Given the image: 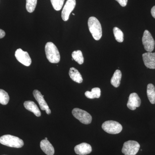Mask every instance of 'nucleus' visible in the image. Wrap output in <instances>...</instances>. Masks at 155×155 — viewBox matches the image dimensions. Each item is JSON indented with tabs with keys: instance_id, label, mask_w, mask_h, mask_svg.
I'll list each match as a JSON object with an SVG mask.
<instances>
[{
	"instance_id": "nucleus-1",
	"label": "nucleus",
	"mask_w": 155,
	"mask_h": 155,
	"mask_svg": "<svg viewBox=\"0 0 155 155\" xmlns=\"http://www.w3.org/2000/svg\"><path fill=\"white\" fill-rule=\"evenodd\" d=\"M46 56L50 63L57 64L60 62L61 56L58 48L51 42L47 43L45 47Z\"/></svg>"
},
{
	"instance_id": "nucleus-2",
	"label": "nucleus",
	"mask_w": 155,
	"mask_h": 155,
	"mask_svg": "<svg viewBox=\"0 0 155 155\" xmlns=\"http://www.w3.org/2000/svg\"><path fill=\"white\" fill-rule=\"evenodd\" d=\"M88 26L94 38L97 41L99 40L102 35V29L99 20L96 17H90L88 20Z\"/></svg>"
},
{
	"instance_id": "nucleus-3",
	"label": "nucleus",
	"mask_w": 155,
	"mask_h": 155,
	"mask_svg": "<svg viewBox=\"0 0 155 155\" xmlns=\"http://www.w3.org/2000/svg\"><path fill=\"white\" fill-rule=\"evenodd\" d=\"M0 143L11 147L19 148L24 145V142L21 139L14 136L6 134L0 137Z\"/></svg>"
},
{
	"instance_id": "nucleus-4",
	"label": "nucleus",
	"mask_w": 155,
	"mask_h": 155,
	"mask_svg": "<svg viewBox=\"0 0 155 155\" xmlns=\"http://www.w3.org/2000/svg\"><path fill=\"white\" fill-rule=\"evenodd\" d=\"M103 130L110 134H117L121 132L122 130V125L116 121H107L102 125Z\"/></svg>"
},
{
	"instance_id": "nucleus-5",
	"label": "nucleus",
	"mask_w": 155,
	"mask_h": 155,
	"mask_svg": "<svg viewBox=\"0 0 155 155\" xmlns=\"http://www.w3.org/2000/svg\"><path fill=\"white\" fill-rule=\"evenodd\" d=\"M140 145L137 142L128 140L123 144L122 153L125 155H136L138 153Z\"/></svg>"
},
{
	"instance_id": "nucleus-6",
	"label": "nucleus",
	"mask_w": 155,
	"mask_h": 155,
	"mask_svg": "<svg viewBox=\"0 0 155 155\" xmlns=\"http://www.w3.org/2000/svg\"><path fill=\"white\" fill-rule=\"evenodd\" d=\"M73 116L78 119L81 123L88 125L92 121V116L86 111L81 110L79 108H74L72 111Z\"/></svg>"
},
{
	"instance_id": "nucleus-7",
	"label": "nucleus",
	"mask_w": 155,
	"mask_h": 155,
	"mask_svg": "<svg viewBox=\"0 0 155 155\" xmlns=\"http://www.w3.org/2000/svg\"><path fill=\"white\" fill-rule=\"evenodd\" d=\"M143 44L144 49L147 51L151 52L155 48V42L149 31H144L142 38Z\"/></svg>"
},
{
	"instance_id": "nucleus-8",
	"label": "nucleus",
	"mask_w": 155,
	"mask_h": 155,
	"mask_svg": "<svg viewBox=\"0 0 155 155\" xmlns=\"http://www.w3.org/2000/svg\"><path fill=\"white\" fill-rule=\"evenodd\" d=\"M15 57L17 61L26 67H29L31 64V60L27 52L21 48L18 49L15 52Z\"/></svg>"
},
{
	"instance_id": "nucleus-9",
	"label": "nucleus",
	"mask_w": 155,
	"mask_h": 155,
	"mask_svg": "<svg viewBox=\"0 0 155 155\" xmlns=\"http://www.w3.org/2000/svg\"><path fill=\"white\" fill-rule=\"evenodd\" d=\"M75 0H67L61 14V17L64 21H67L69 19V15L75 8Z\"/></svg>"
},
{
	"instance_id": "nucleus-10",
	"label": "nucleus",
	"mask_w": 155,
	"mask_h": 155,
	"mask_svg": "<svg viewBox=\"0 0 155 155\" xmlns=\"http://www.w3.org/2000/svg\"><path fill=\"white\" fill-rule=\"evenodd\" d=\"M33 94L35 100L38 102L42 110H45L47 114L48 115L51 114V110L41 93L38 90H35L33 92Z\"/></svg>"
},
{
	"instance_id": "nucleus-11",
	"label": "nucleus",
	"mask_w": 155,
	"mask_h": 155,
	"mask_svg": "<svg viewBox=\"0 0 155 155\" xmlns=\"http://www.w3.org/2000/svg\"><path fill=\"white\" fill-rule=\"evenodd\" d=\"M140 104L141 100L137 94L133 93L130 94L127 103V107L131 110H134L140 106Z\"/></svg>"
},
{
	"instance_id": "nucleus-12",
	"label": "nucleus",
	"mask_w": 155,
	"mask_h": 155,
	"mask_svg": "<svg viewBox=\"0 0 155 155\" xmlns=\"http://www.w3.org/2000/svg\"><path fill=\"white\" fill-rule=\"evenodd\" d=\"M145 66L150 69H155V53L148 52L143 54Z\"/></svg>"
},
{
	"instance_id": "nucleus-13",
	"label": "nucleus",
	"mask_w": 155,
	"mask_h": 155,
	"mask_svg": "<svg viewBox=\"0 0 155 155\" xmlns=\"http://www.w3.org/2000/svg\"><path fill=\"white\" fill-rule=\"evenodd\" d=\"M74 150L78 155H86L91 152L92 147L88 143H82L76 146L74 148Z\"/></svg>"
},
{
	"instance_id": "nucleus-14",
	"label": "nucleus",
	"mask_w": 155,
	"mask_h": 155,
	"mask_svg": "<svg viewBox=\"0 0 155 155\" xmlns=\"http://www.w3.org/2000/svg\"><path fill=\"white\" fill-rule=\"evenodd\" d=\"M40 147L42 150L47 155H54V149L51 143L46 140H43L40 142Z\"/></svg>"
},
{
	"instance_id": "nucleus-15",
	"label": "nucleus",
	"mask_w": 155,
	"mask_h": 155,
	"mask_svg": "<svg viewBox=\"0 0 155 155\" xmlns=\"http://www.w3.org/2000/svg\"><path fill=\"white\" fill-rule=\"evenodd\" d=\"M24 106L25 109L33 113L37 117L41 116V113L35 103L32 101H26L24 103Z\"/></svg>"
},
{
	"instance_id": "nucleus-16",
	"label": "nucleus",
	"mask_w": 155,
	"mask_h": 155,
	"mask_svg": "<svg viewBox=\"0 0 155 155\" xmlns=\"http://www.w3.org/2000/svg\"><path fill=\"white\" fill-rule=\"evenodd\" d=\"M69 75L70 78L73 81L78 83H81L83 81V78L81 74L77 69L74 67H72L69 69Z\"/></svg>"
},
{
	"instance_id": "nucleus-17",
	"label": "nucleus",
	"mask_w": 155,
	"mask_h": 155,
	"mask_svg": "<svg viewBox=\"0 0 155 155\" xmlns=\"http://www.w3.org/2000/svg\"><path fill=\"white\" fill-rule=\"evenodd\" d=\"M122 78V72L120 70L117 69L114 72L113 77L111 78V84L115 87H119Z\"/></svg>"
},
{
	"instance_id": "nucleus-18",
	"label": "nucleus",
	"mask_w": 155,
	"mask_h": 155,
	"mask_svg": "<svg viewBox=\"0 0 155 155\" xmlns=\"http://www.w3.org/2000/svg\"><path fill=\"white\" fill-rule=\"evenodd\" d=\"M147 95L151 104H155V87L152 84H149L147 87Z\"/></svg>"
},
{
	"instance_id": "nucleus-19",
	"label": "nucleus",
	"mask_w": 155,
	"mask_h": 155,
	"mask_svg": "<svg viewBox=\"0 0 155 155\" xmlns=\"http://www.w3.org/2000/svg\"><path fill=\"white\" fill-rule=\"evenodd\" d=\"M101 89L99 87H94L92 89L91 91H87L85 93V95L89 99L99 98L101 96Z\"/></svg>"
},
{
	"instance_id": "nucleus-20",
	"label": "nucleus",
	"mask_w": 155,
	"mask_h": 155,
	"mask_svg": "<svg viewBox=\"0 0 155 155\" xmlns=\"http://www.w3.org/2000/svg\"><path fill=\"white\" fill-rule=\"evenodd\" d=\"M72 59L77 62L78 64L81 65L84 63V59L82 52L80 50L74 51L72 54Z\"/></svg>"
},
{
	"instance_id": "nucleus-21",
	"label": "nucleus",
	"mask_w": 155,
	"mask_h": 155,
	"mask_svg": "<svg viewBox=\"0 0 155 155\" xmlns=\"http://www.w3.org/2000/svg\"><path fill=\"white\" fill-rule=\"evenodd\" d=\"M10 97L7 92L0 89V104L5 105L8 103Z\"/></svg>"
},
{
	"instance_id": "nucleus-22",
	"label": "nucleus",
	"mask_w": 155,
	"mask_h": 155,
	"mask_svg": "<svg viewBox=\"0 0 155 155\" xmlns=\"http://www.w3.org/2000/svg\"><path fill=\"white\" fill-rule=\"evenodd\" d=\"M115 39L119 42H122L124 41V34L121 29L118 27H114L113 29Z\"/></svg>"
},
{
	"instance_id": "nucleus-23",
	"label": "nucleus",
	"mask_w": 155,
	"mask_h": 155,
	"mask_svg": "<svg viewBox=\"0 0 155 155\" xmlns=\"http://www.w3.org/2000/svg\"><path fill=\"white\" fill-rule=\"evenodd\" d=\"M26 9L29 13H32L36 7L37 0H26Z\"/></svg>"
},
{
	"instance_id": "nucleus-24",
	"label": "nucleus",
	"mask_w": 155,
	"mask_h": 155,
	"mask_svg": "<svg viewBox=\"0 0 155 155\" xmlns=\"http://www.w3.org/2000/svg\"><path fill=\"white\" fill-rule=\"evenodd\" d=\"M65 0H51L54 9L56 11H60L64 5Z\"/></svg>"
},
{
	"instance_id": "nucleus-25",
	"label": "nucleus",
	"mask_w": 155,
	"mask_h": 155,
	"mask_svg": "<svg viewBox=\"0 0 155 155\" xmlns=\"http://www.w3.org/2000/svg\"><path fill=\"white\" fill-rule=\"evenodd\" d=\"M122 7H125L127 5L128 0H116Z\"/></svg>"
},
{
	"instance_id": "nucleus-26",
	"label": "nucleus",
	"mask_w": 155,
	"mask_h": 155,
	"mask_svg": "<svg viewBox=\"0 0 155 155\" xmlns=\"http://www.w3.org/2000/svg\"><path fill=\"white\" fill-rule=\"evenodd\" d=\"M5 35V32L2 29H0V39L2 38Z\"/></svg>"
},
{
	"instance_id": "nucleus-27",
	"label": "nucleus",
	"mask_w": 155,
	"mask_h": 155,
	"mask_svg": "<svg viewBox=\"0 0 155 155\" xmlns=\"http://www.w3.org/2000/svg\"><path fill=\"white\" fill-rule=\"evenodd\" d=\"M151 13L153 17L155 19V6L153 7L151 10Z\"/></svg>"
},
{
	"instance_id": "nucleus-28",
	"label": "nucleus",
	"mask_w": 155,
	"mask_h": 155,
	"mask_svg": "<svg viewBox=\"0 0 155 155\" xmlns=\"http://www.w3.org/2000/svg\"><path fill=\"white\" fill-rule=\"evenodd\" d=\"M45 140H48V138H47V137H45Z\"/></svg>"
},
{
	"instance_id": "nucleus-29",
	"label": "nucleus",
	"mask_w": 155,
	"mask_h": 155,
	"mask_svg": "<svg viewBox=\"0 0 155 155\" xmlns=\"http://www.w3.org/2000/svg\"><path fill=\"white\" fill-rule=\"evenodd\" d=\"M72 15H75V14H72Z\"/></svg>"
},
{
	"instance_id": "nucleus-30",
	"label": "nucleus",
	"mask_w": 155,
	"mask_h": 155,
	"mask_svg": "<svg viewBox=\"0 0 155 155\" xmlns=\"http://www.w3.org/2000/svg\"></svg>"
}]
</instances>
